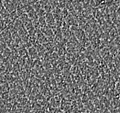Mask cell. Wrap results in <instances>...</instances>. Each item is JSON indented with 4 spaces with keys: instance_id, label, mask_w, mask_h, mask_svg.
I'll list each match as a JSON object with an SVG mask.
<instances>
[{
    "instance_id": "obj_7",
    "label": "cell",
    "mask_w": 120,
    "mask_h": 113,
    "mask_svg": "<svg viewBox=\"0 0 120 113\" xmlns=\"http://www.w3.org/2000/svg\"><path fill=\"white\" fill-rule=\"evenodd\" d=\"M39 3L45 13H49L52 11V7L48 0H39Z\"/></svg>"
},
{
    "instance_id": "obj_4",
    "label": "cell",
    "mask_w": 120,
    "mask_h": 113,
    "mask_svg": "<svg viewBox=\"0 0 120 113\" xmlns=\"http://www.w3.org/2000/svg\"><path fill=\"white\" fill-rule=\"evenodd\" d=\"M32 7L34 8V11L37 14L38 17H44L45 16V11H44V9L42 8V7L41 6V5L39 3V1L38 2H34V3H31Z\"/></svg>"
},
{
    "instance_id": "obj_10",
    "label": "cell",
    "mask_w": 120,
    "mask_h": 113,
    "mask_svg": "<svg viewBox=\"0 0 120 113\" xmlns=\"http://www.w3.org/2000/svg\"><path fill=\"white\" fill-rule=\"evenodd\" d=\"M0 33H1V31H0Z\"/></svg>"
},
{
    "instance_id": "obj_3",
    "label": "cell",
    "mask_w": 120,
    "mask_h": 113,
    "mask_svg": "<svg viewBox=\"0 0 120 113\" xmlns=\"http://www.w3.org/2000/svg\"><path fill=\"white\" fill-rule=\"evenodd\" d=\"M2 3L8 13L15 11V5L12 2V1H11V0H2Z\"/></svg>"
},
{
    "instance_id": "obj_8",
    "label": "cell",
    "mask_w": 120,
    "mask_h": 113,
    "mask_svg": "<svg viewBox=\"0 0 120 113\" xmlns=\"http://www.w3.org/2000/svg\"><path fill=\"white\" fill-rule=\"evenodd\" d=\"M6 28H7V25L5 24L4 19L2 18L1 21H0V31L2 32V31H4L5 29H6Z\"/></svg>"
},
{
    "instance_id": "obj_1",
    "label": "cell",
    "mask_w": 120,
    "mask_h": 113,
    "mask_svg": "<svg viewBox=\"0 0 120 113\" xmlns=\"http://www.w3.org/2000/svg\"><path fill=\"white\" fill-rule=\"evenodd\" d=\"M24 8H25V13L27 14L28 17L31 19V22L38 21V17L35 11H34V8L32 7L31 5H24Z\"/></svg>"
},
{
    "instance_id": "obj_6",
    "label": "cell",
    "mask_w": 120,
    "mask_h": 113,
    "mask_svg": "<svg viewBox=\"0 0 120 113\" xmlns=\"http://www.w3.org/2000/svg\"><path fill=\"white\" fill-rule=\"evenodd\" d=\"M45 21H46L47 25L49 26L50 28H53L56 26V22H55L54 18L51 12L45 14Z\"/></svg>"
},
{
    "instance_id": "obj_2",
    "label": "cell",
    "mask_w": 120,
    "mask_h": 113,
    "mask_svg": "<svg viewBox=\"0 0 120 113\" xmlns=\"http://www.w3.org/2000/svg\"><path fill=\"white\" fill-rule=\"evenodd\" d=\"M41 31L45 34V37L48 38V42H54V32L51 28H50L48 25H44L41 27Z\"/></svg>"
},
{
    "instance_id": "obj_9",
    "label": "cell",
    "mask_w": 120,
    "mask_h": 113,
    "mask_svg": "<svg viewBox=\"0 0 120 113\" xmlns=\"http://www.w3.org/2000/svg\"><path fill=\"white\" fill-rule=\"evenodd\" d=\"M2 19V16L1 15H0V21H1V20Z\"/></svg>"
},
{
    "instance_id": "obj_5",
    "label": "cell",
    "mask_w": 120,
    "mask_h": 113,
    "mask_svg": "<svg viewBox=\"0 0 120 113\" xmlns=\"http://www.w3.org/2000/svg\"><path fill=\"white\" fill-rule=\"evenodd\" d=\"M48 42V38H47L45 34L41 31V30L36 31V43L43 45Z\"/></svg>"
}]
</instances>
